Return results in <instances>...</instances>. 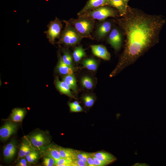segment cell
<instances>
[{
  "instance_id": "obj_1",
  "label": "cell",
  "mask_w": 166,
  "mask_h": 166,
  "mask_svg": "<svg viewBox=\"0 0 166 166\" xmlns=\"http://www.w3.org/2000/svg\"><path fill=\"white\" fill-rule=\"evenodd\" d=\"M118 19L125 37L124 48L114 71L135 62L157 43L164 21L159 16L128 9Z\"/></svg>"
},
{
  "instance_id": "obj_2",
  "label": "cell",
  "mask_w": 166,
  "mask_h": 166,
  "mask_svg": "<svg viewBox=\"0 0 166 166\" xmlns=\"http://www.w3.org/2000/svg\"><path fill=\"white\" fill-rule=\"evenodd\" d=\"M65 28L61 34L60 42L67 45H72L77 43L82 36L73 27L66 23Z\"/></svg>"
},
{
  "instance_id": "obj_3",
  "label": "cell",
  "mask_w": 166,
  "mask_h": 166,
  "mask_svg": "<svg viewBox=\"0 0 166 166\" xmlns=\"http://www.w3.org/2000/svg\"><path fill=\"white\" fill-rule=\"evenodd\" d=\"M47 27V30L44 33L49 42L53 44L56 39L60 35L62 28L61 22L56 18L54 20L50 22Z\"/></svg>"
},
{
  "instance_id": "obj_4",
  "label": "cell",
  "mask_w": 166,
  "mask_h": 166,
  "mask_svg": "<svg viewBox=\"0 0 166 166\" xmlns=\"http://www.w3.org/2000/svg\"><path fill=\"white\" fill-rule=\"evenodd\" d=\"M74 28L82 36H88L93 30L94 23L89 19L81 18L72 22Z\"/></svg>"
},
{
  "instance_id": "obj_5",
  "label": "cell",
  "mask_w": 166,
  "mask_h": 166,
  "mask_svg": "<svg viewBox=\"0 0 166 166\" xmlns=\"http://www.w3.org/2000/svg\"><path fill=\"white\" fill-rule=\"evenodd\" d=\"M116 13L112 9L107 7H100L87 13V16L99 21L104 20L109 17H115Z\"/></svg>"
},
{
  "instance_id": "obj_6",
  "label": "cell",
  "mask_w": 166,
  "mask_h": 166,
  "mask_svg": "<svg viewBox=\"0 0 166 166\" xmlns=\"http://www.w3.org/2000/svg\"><path fill=\"white\" fill-rule=\"evenodd\" d=\"M108 41L115 50L119 49L122 43V37L117 30L113 29L112 30L109 35Z\"/></svg>"
},
{
  "instance_id": "obj_7",
  "label": "cell",
  "mask_w": 166,
  "mask_h": 166,
  "mask_svg": "<svg viewBox=\"0 0 166 166\" xmlns=\"http://www.w3.org/2000/svg\"><path fill=\"white\" fill-rule=\"evenodd\" d=\"M17 125L16 124L8 122L2 126L0 129V137L1 140L8 139L16 130Z\"/></svg>"
},
{
  "instance_id": "obj_8",
  "label": "cell",
  "mask_w": 166,
  "mask_h": 166,
  "mask_svg": "<svg viewBox=\"0 0 166 166\" xmlns=\"http://www.w3.org/2000/svg\"><path fill=\"white\" fill-rule=\"evenodd\" d=\"M91 48L93 53L96 56L106 60L110 59V54L103 45H93L91 46Z\"/></svg>"
},
{
  "instance_id": "obj_9",
  "label": "cell",
  "mask_w": 166,
  "mask_h": 166,
  "mask_svg": "<svg viewBox=\"0 0 166 166\" xmlns=\"http://www.w3.org/2000/svg\"><path fill=\"white\" fill-rule=\"evenodd\" d=\"M30 140L33 146L39 148L46 144V139L45 136L43 133L38 132L32 135L30 137Z\"/></svg>"
},
{
  "instance_id": "obj_10",
  "label": "cell",
  "mask_w": 166,
  "mask_h": 166,
  "mask_svg": "<svg viewBox=\"0 0 166 166\" xmlns=\"http://www.w3.org/2000/svg\"><path fill=\"white\" fill-rule=\"evenodd\" d=\"M98 159L105 163L107 165L114 162L116 158L111 154L104 152H99L93 153Z\"/></svg>"
},
{
  "instance_id": "obj_11",
  "label": "cell",
  "mask_w": 166,
  "mask_h": 166,
  "mask_svg": "<svg viewBox=\"0 0 166 166\" xmlns=\"http://www.w3.org/2000/svg\"><path fill=\"white\" fill-rule=\"evenodd\" d=\"M109 1V0H89L79 14H82L90 9L98 8L108 4Z\"/></svg>"
},
{
  "instance_id": "obj_12",
  "label": "cell",
  "mask_w": 166,
  "mask_h": 166,
  "mask_svg": "<svg viewBox=\"0 0 166 166\" xmlns=\"http://www.w3.org/2000/svg\"><path fill=\"white\" fill-rule=\"evenodd\" d=\"M44 153L46 156L53 158L55 160V165L57 161L61 158L59 147L55 145H51L47 147L45 150Z\"/></svg>"
},
{
  "instance_id": "obj_13",
  "label": "cell",
  "mask_w": 166,
  "mask_h": 166,
  "mask_svg": "<svg viewBox=\"0 0 166 166\" xmlns=\"http://www.w3.org/2000/svg\"><path fill=\"white\" fill-rule=\"evenodd\" d=\"M16 152V147L14 142H10L4 148L3 155L6 160L12 159L14 156Z\"/></svg>"
},
{
  "instance_id": "obj_14",
  "label": "cell",
  "mask_w": 166,
  "mask_h": 166,
  "mask_svg": "<svg viewBox=\"0 0 166 166\" xmlns=\"http://www.w3.org/2000/svg\"><path fill=\"white\" fill-rule=\"evenodd\" d=\"M108 4L118 10L121 16L125 14L127 7L124 0H109Z\"/></svg>"
},
{
  "instance_id": "obj_15",
  "label": "cell",
  "mask_w": 166,
  "mask_h": 166,
  "mask_svg": "<svg viewBox=\"0 0 166 166\" xmlns=\"http://www.w3.org/2000/svg\"><path fill=\"white\" fill-rule=\"evenodd\" d=\"M60 154L61 158L72 160L76 159V150L59 147Z\"/></svg>"
},
{
  "instance_id": "obj_16",
  "label": "cell",
  "mask_w": 166,
  "mask_h": 166,
  "mask_svg": "<svg viewBox=\"0 0 166 166\" xmlns=\"http://www.w3.org/2000/svg\"><path fill=\"white\" fill-rule=\"evenodd\" d=\"M56 85L58 89L62 93L70 97H73L69 86L64 81H61L57 79Z\"/></svg>"
},
{
  "instance_id": "obj_17",
  "label": "cell",
  "mask_w": 166,
  "mask_h": 166,
  "mask_svg": "<svg viewBox=\"0 0 166 166\" xmlns=\"http://www.w3.org/2000/svg\"><path fill=\"white\" fill-rule=\"evenodd\" d=\"M57 69L58 72L61 74L64 75L72 74L73 70L72 67H71L64 63L60 57L59 61L57 66Z\"/></svg>"
},
{
  "instance_id": "obj_18",
  "label": "cell",
  "mask_w": 166,
  "mask_h": 166,
  "mask_svg": "<svg viewBox=\"0 0 166 166\" xmlns=\"http://www.w3.org/2000/svg\"><path fill=\"white\" fill-rule=\"evenodd\" d=\"M111 28V24L110 22H104L99 26L97 30V35L101 38L105 37L110 31Z\"/></svg>"
},
{
  "instance_id": "obj_19",
  "label": "cell",
  "mask_w": 166,
  "mask_h": 166,
  "mask_svg": "<svg viewBox=\"0 0 166 166\" xmlns=\"http://www.w3.org/2000/svg\"><path fill=\"white\" fill-rule=\"evenodd\" d=\"M24 110L21 109H15L12 112L11 118L12 120L14 122H19L22 121L24 115Z\"/></svg>"
},
{
  "instance_id": "obj_20",
  "label": "cell",
  "mask_w": 166,
  "mask_h": 166,
  "mask_svg": "<svg viewBox=\"0 0 166 166\" xmlns=\"http://www.w3.org/2000/svg\"><path fill=\"white\" fill-rule=\"evenodd\" d=\"M63 81L69 86L70 89L75 92H77V87L76 81L73 74L66 75L63 77Z\"/></svg>"
},
{
  "instance_id": "obj_21",
  "label": "cell",
  "mask_w": 166,
  "mask_h": 166,
  "mask_svg": "<svg viewBox=\"0 0 166 166\" xmlns=\"http://www.w3.org/2000/svg\"><path fill=\"white\" fill-rule=\"evenodd\" d=\"M82 64L84 67L90 70L95 71L97 69V63L95 60L92 58L85 59L83 61Z\"/></svg>"
},
{
  "instance_id": "obj_22",
  "label": "cell",
  "mask_w": 166,
  "mask_h": 166,
  "mask_svg": "<svg viewBox=\"0 0 166 166\" xmlns=\"http://www.w3.org/2000/svg\"><path fill=\"white\" fill-rule=\"evenodd\" d=\"M85 53L84 49L81 47L79 46L74 49L73 56L74 61L78 62L85 56Z\"/></svg>"
},
{
  "instance_id": "obj_23",
  "label": "cell",
  "mask_w": 166,
  "mask_h": 166,
  "mask_svg": "<svg viewBox=\"0 0 166 166\" xmlns=\"http://www.w3.org/2000/svg\"><path fill=\"white\" fill-rule=\"evenodd\" d=\"M32 151L28 145L26 143H22L20 147L18 152L19 157L22 158L26 156Z\"/></svg>"
},
{
  "instance_id": "obj_24",
  "label": "cell",
  "mask_w": 166,
  "mask_h": 166,
  "mask_svg": "<svg viewBox=\"0 0 166 166\" xmlns=\"http://www.w3.org/2000/svg\"><path fill=\"white\" fill-rule=\"evenodd\" d=\"M82 85L87 89H91L93 86V83L92 79L88 76H85L81 79Z\"/></svg>"
},
{
  "instance_id": "obj_25",
  "label": "cell",
  "mask_w": 166,
  "mask_h": 166,
  "mask_svg": "<svg viewBox=\"0 0 166 166\" xmlns=\"http://www.w3.org/2000/svg\"><path fill=\"white\" fill-rule=\"evenodd\" d=\"M55 165L57 166H73V161L72 159L61 158L57 161Z\"/></svg>"
},
{
  "instance_id": "obj_26",
  "label": "cell",
  "mask_w": 166,
  "mask_h": 166,
  "mask_svg": "<svg viewBox=\"0 0 166 166\" xmlns=\"http://www.w3.org/2000/svg\"><path fill=\"white\" fill-rule=\"evenodd\" d=\"M61 59L64 63L72 67V58L69 53L65 51L61 57Z\"/></svg>"
},
{
  "instance_id": "obj_27",
  "label": "cell",
  "mask_w": 166,
  "mask_h": 166,
  "mask_svg": "<svg viewBox=\"0 0 166 166\" xmlns=\"http://www.w3.org/2000/svg\"><path fill=\"white\" fill-rule=\"evenodd\" d=\"M38 157V153L32 151L26 156V158L28 162L32 163L34 162L37 159Z\"/></svg>"
},
{
  "instance_id": "obj_28",
  "label": "cell",
  "mask_w": 166,
  "mask_h": 166,
  "mask_svg": "<svg viewBox=\"0 0 166 166\" xmlns=\"http://www.w3.org/2000/svg\"><path fill=\"white\" fill-rule=\"evenodd\" d=\"M87 152H83L79 151L76 150V159L82 160L87 163Z\"/></svg>"
},
{
  "instance_id": "obj_29",
  "label": "cell",
  "mask_w": 166,
  "mask_h": 166,
  "mask_svg": "<svg viewBox=\"0 0 166 166\" xmlns=\"http://www.w3.org/2000/svg\"><path fill=\"white\" fill-rule=\"evenodd\" d=\"M84 103L86 106L90 107L93 105L94 103V99L92 96L87 95L83 98Z\"/></svg>"
},
{
  "instance_id": "obj_30",
  "label": "cell",
  "mask_w": 166,
  "mask_h": 166,
  "mask_svg": "<svg viewBox=\"0 0 166 166\" xmlns=\"http://www.w3.org/2000/svg\"><path fill=\"white\" fill-rule=\"evenodd\" d=\"M43 164L46 166H52L55 165V160L53 158L46 156L43 159Z\"/></svg>"
},
{
  "instance_id": "obj_31",
  "label": "cell",
  "mask_w": 166,
  "mask_h": 166,
  "mask_svg": "<svg viewBox=\"0 0 166 166\" xmlns=\"http://www.w3.org/2000/svg\"><path fill=\"white\" fill-rule=\"evenodd\" d=\"M73 166H88L87 163L84 161L78 159L73 160Z\"/></svg>"
},
{
  "instance_id": "obj_32",
  "label": "cell",
  "mask_w": 166,
  "mask_h": 166,
  "mask_svg": "<svg viewBox=\"0 0 166 166\" xmlns=\"http://www.w3.org/2000/svg\"><path fill=\"white\" fill-rule=\"evenodd\" d=\"M93 158L94 161V163L95 166H104L107 165L105 163L102 161L94 156L93 154Z\"/></svg>"
},
{
  "instance_id": "obj_33",
  "label": "cell",
  "mask_w": 166,
  "mask_h": 166,
  "mask_svg": "<svg viewBox=\"0 0 166 166\" xmlns=\"http://www.w3.org/2000/svg\"><path fill=\"white\" fill-rule=\"evenodd\" d=\"M87 162L88 166H95L93 158L92 153H88Z\"/></svg>"
},
{
  "instance_id": "obj_34",
  "label": "cell",
  "mask_w": 166,
  "mask_h": 166,
  "mask_svg": "<svg viewBox=\"0 0 166 166\" xmlns=\"http://www.w3.org/2000/svg\"><path fill=\"white\" fill-rule=\"evenodd\" d=\"M79 105V104L77 101H75L73 102L70 103L69 106L71 111L74 112L75 109Z\"/></svg>"
},
{
  "instance_id": "obj_35",
  "label": "cell",
  "mask_w": 166,
  "mask_h": 166,
  "mask_svg": "<svg viewBox=\"0 0 166 166\" xmlns=\"http://www.w3.org/2000/svg\"><path fill=\"white\" fill-rule=\"evenodd\" d=\"M27 160L25 158L22 159L19 162L18 165L19 166H26L27 165Z\"/></svg>"
},
{
  "instance_id": "obj_36",
  "label": "cell",
  "mask_w": 166,
  "mask_h": 166,
  "mask_svg": "<svg viewBox=\"0 0 166 166\" xmlns=\"http://www.w3.org/2000/svg\"><path fill=\"white\" fill-rule=\"evenodd\" d=\"M125 3L128 1V0H124Z\"/></svg>"
}]
</instances>
